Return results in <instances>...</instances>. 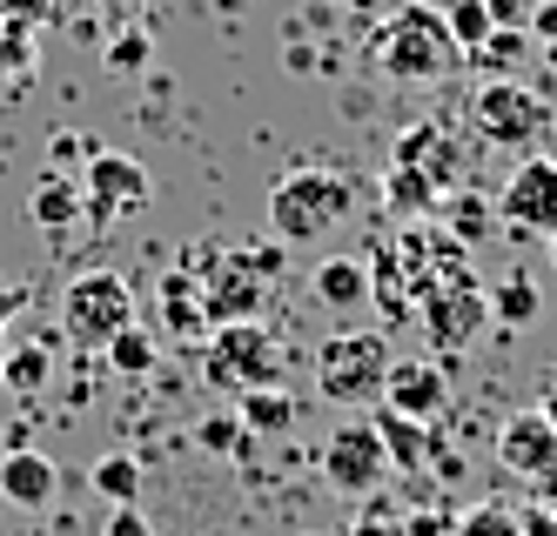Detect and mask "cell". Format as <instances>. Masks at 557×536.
I'll return each instance as SVG.
<instances>
[{
  "label": "cell",
  "instance_id": "cell-1",
  "mask_svg": "<svg viewBox=\"0 0 557 536\" xmlns=\"http://www.w3.org/2000/svg\"><path fill=\"white\" fill-rule=\"evenodd\" d=\"M188 275L202 282L209 322H256L269 302V282L283 275V241H195L182 249Z\"/></svg>",
  "mask_w": 557,
  "mask_h": 536
},
{
  "label": "cell",
  "instance_id": "cell-2",
  "mask_svg": "<svg viewBox=\"0 0 557 536\" xmlns=\"http://www.w3.org/2000/svg\"><path fill=\"white\" fill-rule=\"evenodd\" d=\"M356 209V182L330 161H302L289 169L283 182L269 188V235L283 241V249H302V241H323L349 222Z\"/></svg>",
  "mask_w": 557,
  "mask_h": 536
},
{
  "label": "cell",
  "instance_id": "cell-3",
  "mask_svg": "<svg viewBox=\"0 0 557 536\" xmlns=\"http://www.w3.org/2000/svg\"><path fill=\"white\" fill-rule=\"evenodd\" d=\"M370 61L376 74L389 80H444L463 54H457V40L444 27V8H430V0H410V8H396L376 34H370Z\"/></svg>",
  "mask_w": 557,
  "mask_h": 536
},
{
  "label": "cell",
  "instance_id": "cell-4",
  "mask_svg": "<svg viewBox=\"0 0 557 536\" xmlns=\"http://www.w3.org/2000/svg\"><path fill=\"white\" fill-rule=\"evenodd\" d=\"M283 362H289L283 342H275L262 322H222V328H209V342H202V383L228 389V396L275 389V383H283Z\"/></svg>",
  "mask_w": 557,
  "mask_h": 536
},
{
  "label": "cell",
  "instance_id": "cell-5",
  "mask_svg": "<svg viewBox=\"0 0 557 536\" xmlns=\"http://www.w3.org/2000/svg\"><path fill=\"white\" fill-rule=\"evenodd\" d=\"M389 342L376 328H336L315 349V396L323 402H343V409H363L383 396V376H389Z\"/></svg>",
  "mask_w": 557,
  "mask_h": 536
},
{
  "label": "cell",
  "instance_id": "cell-6",
  "mask_svg": "<svg viewBox=\"0 0 557 536\" xmlns=\"http://www.w3.org/2000/svg\"><path fill=\"white\" fill-rule=\"evenodd\" d=\"M135 322V288L122 269H82L61 288V328L82 349H108Z\"/></svg>",
  "mask_w": 557,
  "mask_h": 536
},
{
  "label": "cell",
  "instance_id": "cell-7",
  "mask_svg": "<svg viewBox=\"0 0 557 536\" xmlns=\"http://www.w3.org/2000/svg\"><path fill=\"white\" fill-rule=\"evenodd\" d=\"M148 201H154V182H148V169L128 148H95L88 154V169H82V215L95 228H114V222L141 215Z\"/></svg>",
  "mask_w": 557,
  "mask_h": 536
},
{
  "label": "cell",
  "instance_id": "cell-8",
  "mask_svg": "<svg viewBox=\"0 0 557 536\" xmlns=\"http://www.w3.org/2000/svg\"><path fill=\"white\" fill-rule=\"evenodd\" d=\"M544 121H550V108L524 80H484V88L470 95V128L491 148H531L544 135Z\"/></svg>",
  "mask_w": 557,
  "mask_h": 536
},
{
  "label": "cell",
  "instance_id": "cell-9",
  "mask_svg": "<svg viewBox=\"0 0 557 536\" xmlns=\"http://www.w3.org/2000/svg\"><path fill=\"white\" fill-rule=\"evenodd\" d=\"M417 322H423V336H430L436 356H463L476 342V328L491 322V288L476 282V275H457L444 288H430L423 309H417Z\"/></svg>",
  "mask_w": 557,
  "mask_h": 536
},
{
  "label": "cell",
  "instance_id": "cell-10",
  "mask_svg": "<svg viewBox=\"0 0 557 536\" xmlns=\"http://www.w3.org/2000/svg\"><path fill=\"white\" fill-rule=\"evenodd\" d=\"M383 476H389V457H383L376 423L330 429V442H323V483L336 489V497H376Z\"/></svg>",
  "mask_w": 557,
  "mask_h": 536
},
{
  "label": "cell",
  "instance_id": "cell-11",
  "mask_svg": "<svg viewBox=\"0 0 557 536\" xmlns=\"http://www.w3.org/2000/svg\"><path fill=\"white\" fill-rule=\"evenodd\" d=\"M497 222L524 228V235H557V161L550 154H531L510 169L497 195Z\"/></svg>",
  "mask_w": 557,
  "mask_h": 536
},
{
  "label": "cell",
  "instance_id": "cell-12",
  "mask_svg": "<svg viewBox=\"0 0 557 536\" xmlns=\"http://www.w3.org/2000/svg\"><path fill=\"white\" fill-rule=\"evenodd\" d=\"M383 409H389V416H410V423H436V416L450 409V376H444V362H430V356L389 362V376H383Z\"/></svg>",
  "mask_w": 557,
  "mask_h": 536
},
{
  "label": "cell",
  "instance_id": "cell-13",
  "mask_svg": "<svg viewBox=\"0 0 557 536\" xmlns=\"http://www.w3.org/2000/svg\"><path fill=\"white\" fill-rule=\"evenodd\" d=\"M389 161H396V169H417L423 182H436L444 195L463 188V141H457L450 128H436V121H417V128L396 135Z\"/></svg>",
  "mask_w": 557,
  "mask_h": 536
},
{
  "label": "cell",
  "instance_id": "cell-14",
  "mask_svg": "<svg viewBox=\"0 0 557 536\" xmlns=\"http://www.w3.org/2000/svg\"><path fill=\"white\" fill-rule=\"evenodd\" d=\"M376 423V436H383V457H389V470H410V476H423V470H444V476H457L463 463L450 457V442H444V429L436 423H410V416H370Z\"/></svg>",
  "mask_w": 557,
  "mask_h": 536
},
{
  "label": "cell",
  "instance_id": "cell-15",
  "mask_svg": "<svg viewBox=\"0 0 557 536\" xmlns=\"http://www.w3.org/2000/svg\"><path fill=\"white\" fill-rule=\"evenodd\" d=\"M497 463L510 476H524V483H537L544 470H557V423L544 416L537 402L517 409V416H504V429H497Z\"/></svg>",
  "mask_w": 557,
  "mask_h": 536
},
{
  "label": "cell",
  "instance_id": "cell-16",
  "mask_svg": "<svg viewBox=\"0 0 557 536\" xmlns=\"http://www.w3.org/2000/svg\"><path fill=\"white\" fill-rule=\"evenodd\" d=\"M61 489V470L48 449H8L0 457V497H8L14 510H48Z\"/></svg>",
  "mask_w": 557,
  "mask_h": 536
},
{
  "label": "cell",
  "instance_id": "cell-17",
  "mask_svg": "<svg viewBox=\"0 0 557 536\" xmlns=\"http://www.w3.org/2000/svg\"><path fill=\"white\" fill-rule=\"evenodd\" d=\"M309 288H315V302L330 315H356L370 302V262L363 255H330V262H315Z\"/></svg>",
  "mask_w": 557,
  "mask_h": 536
},
{
  "label": "cell",
  "instance_id": "cell-18",
  "mask_svg": "<svg viewBox=\"0 0 557 536\" xmlns=\"http://www.w3.org/2000/svg\"><path fill=\"white\" fill-rule=\"evenodd\" d=\"M162 322L175 342H202L209 336V309H202V282L188 269H169L162 275Z\"/></svg>",
  "mask_w": 557,
  "mask_h": 536
},
{
  "label": "cell",
  "instance_id": "cell-19",
  "mask_svg": "<svg viewBox=\"0 0 557 536\" xmlns=\"http://www.w3.org/2000/svg\"><path fill=\"white\" fill-rule=\"evenodd\" d=\"M383 201H389V215L396 222H436V209H444V188L423 182L417 169H383Z\"/></svg>",
  "mask_w": 557,
  "mask_h": 536
},
{
  "label": "cell",
  "instance_id": "cell-20",
  "mask_svg": "<svg viewBox=\"0 0 557 536\" xmlns=\"http://www.w3.org/2000/svg\"><path fill=\"white\" fill-rule=\"evenodd\" d=\"M74 215H82V182H74V175H41V182H34V195H27V222L34 228H48V235H61Z\"/></svg>",
  "mask_w": 557,
  "mask_h": 536
},
{
  "label": "cell",
  "instance_id": "cell-21",
  "mask_svg": "<svg viewBox=\"0 0 557 536\" xmlns=\"http://www.w3.org/2000/svg\"><path fill=\"white\" fill-rule=\"evenodd\" d=\"M235 416H243V429L249 436H283V429H296V416H302V402L275 383V389H249V396H235Z\"/></svg>",
  "mask_w": 557,
  "mask_h": 536
},
{
  "label": "cell",
  "instance_id": "cell-22",
  "mask_svg": "<svg viewBox=\"0 0 557 536\" xmlns=\"http://www.w3.org/2000/svg\"><path fill=\"white\" fill-rule=\"evenodd\" d=\"M544 315V288L524 275V269H510L497 288H491V322H504V328H531Z\"/></svg>",
  "mask_w": 557,
  "mask_h": 536
},
{
  "label": "cell",
  "instance_id": "cell-23",
  "mask_svg": "<svg viewBox=\"0 0 557 536\" xmlns=\"http://www.w3.org/2000/svg\"><path fill=\"white\" fill-rule=\"evenodd\" d=\"M444 228L463 241V249H476V241H484L491 228H497V209H491V195H476V188H457V195H444Z\"/></svg>",
  "mask_w": 557,
  "mask_h": 536
},
{
  "label": "cell",
  "instance_id": "cell-24",
  "mask_svg": "<svg viewBox=\"0 0 557 536\" xmlns=\"http://www.w3.org/2000/svg\"><path fill=\"white\" fill-rule=\"evenodd\" d=\"M88 483H95V497H108L114 510H128L141 497V463L128 457V449H108V457H95Z\"/></svg>",
  "mask_w": 557,
  "mask_h": 536
},
{
  "label": "cell",
  "instance_id": "cell-25",
  "mask_svg": "<svg viewBox=\"0 0 557 536\" xmlns=\"http://www.w3.org/2000/svg\"><path fill=\"white\" fill-rule=\"evenodd\" d=\"M524 54H531V34H524V27H497V34L484 40V48H476V54H463V61H470L476 74H484V80H510Z\"/></svg>",
  "mask_w": 557,
  "mask_h": 536
},
{
  "label": "cell",
  "instance_id": "cell-26",
  "mask_svg": "<svg viewBox=\"0 0 557 536\" xmlns=\"http://www.w3.org/2000/svg\"><path fill=\"white\" fill-rule=\"evenodd\" d=\"M101 356H108V369H114V376H148V369L162 362V342H154V328L128 322V328H122V336H114Z\"/></svg>",
  "mask_w": 557,
  "mask_h": 536
},
{
  "label": "cell",
  "instance_id": "cell-27",
  "mask_svg": "<svg viewBox=\"0 0 557 536\" xmlns=\"http://www.w3.org/2000/svg\"><path fill=\"white\" fill-rule=\"evenodd\" d=\"M0 383H8V389H21V396L48 389V383H54V349H48V342H21L8 362H0Z\"/></svg>",
  "mask_w": 557,
  "mask_h": 536
},
{
  "label": "cell",
  "instance_id": "cell-28",
  "mask_svg": "<svg viewBox=\"0 0 557 536\" xmlns=\"http://www.w3.org/2000/svg\"><path fill=\"white\" fill-rule=\"evenodd\" d=\"M444 27H450V40H457V54H476V48L497 34L484 0H450V8H444Z\"/></svg>",
  "mask_w": 557,
  "mask_h": 536
},
{
  "label": "cell",
  "instance_id": "cell-29",
  "mask_svg": "<svg viewBox=\"0 0 557 536\" xmlns=\"http://www.w3.org/2000/svg\"><path fill=\"white\" fill-rule=\"evenodd\" d=\"M195 442L209 449V457H249V429H243V416H202L195 423Z\"/></svg>",
  "mask_w": 557,
  "mask_h": 536
},
{
  "label": "cell",
  "instance_id": "cell-30",
  "mask_svg": "<svg viewBox=\"0 0 557 536\" xmlns=\"http://www.w3.org/2000/svg\"><path fill=\"white\" fill-rule=\"evenodd\" d=\"M450 536H524V523H517V510L510 503H476V510H463L457 516V529Z\"/></svg>",
  "mask_w": 557,
  "mask_h": 536
},
{
  "label": "cell",
  "instance_id": "cell-31",
  "mask_svg": "<svg viewBox=\"0 0 557 536\" xmlns=\"http://www.w3.org/2000/svg\"><path fill=\"white\" fill-rule=\"evenodd\" d=\"M148 61H154V40H148L141 27H122V34L108 40V67H114V74H141Z\"/></svg>",
  "mask_w": 557,
  "mask_h": 536
},
{
  "label": "cell",
  "instance_id": "cell-32",
  "mask_svg": "<svg viewBox=\"0 0 557 536\" xmlns=\"http://www.w3.org/2000/svg\"><path fill=\"white\" fill-rule=\"evenodd\" d=\"M343 536H410V529H404V516H396V503H389L383 489H376V497L363 503V516H356Z\"/></svg>",
  "mask_w": 557,
  "mask_h": 536
},
{
  "label": "cell",
  "instance_id": "cell-33",
  "mask_svg": "<svg viewBox=\"0 0 557 536\" xmlns=\"http://www.w3.org/2000/svg\"><path fill=\"white\" fill-rule=\"evenodd\" d=\"M27 61H34V34H27V21H0V67L21 74Z\"/></svg>",
  "mask_w": 557,
  "mask_h": 536
},
{
  "label": "cell",
  "instance_id": "cell-34",
  "mask_svg": "<svg viewBox=\"0 0 557 536\" xmlns=\"http://www.w3.org/2000/svg\"><path fill=\"white\" fill-rule=\"evenodd\" d=\"M484 8H491V27H524V34H531L537 0H484Z\"/></svg>",
  "mask_w": 557,
  "mask_h": 536
},
{
  "label": "cell",
  "instance_id": "cell-35",
  "mask_svg": "<svg viewBox=\"0 0 557 536\" xmlns=\"http://www.w3.org/2000/svg\"><path fill=\"white\" fill-rule=\"evenodd\" d=\"M95 148H101V141H88V135H54V148H48V154L61 161V175H67L74 161H82V169H88V154H95Z\"/></svg>",
  "mask_w": 557,
  "mask_h": 536
},
{
  "label": "cell",
  "instance_id": "cell-36",
  "mask_svg": "<svg viewBox=\"0 0 557 536\" xmlns=\"http://www.w3.org/2000/svg\"><path fill=\"white\" fill-rule=\"evenodd\" d=\"M101 536H154V529H148V516L128 503V510H114V516H108V529H101Z\"/></svg>",
  "mask_w": 557,
  "mask_h": 536
},
{
  "label": "cell",
  "instance_id": "cell-37",
  "mask_svg": "<svg viewBox=\"0 0 557 536\" xmlns=\"http://www.w3.org/2000/svg\"><path fill=\"white\" fill-rule=\"evenodd\" d=\"M531 34L544 40V48H557V0H537V14H531Z\"/></svg>",
  "mask_w": 557,
  "mask_h": 536
},
{
  "label": "cell",
  "instance_id": "cell-38",
  "mask_svg": "<svg viewBox=\"0 0 557 536\" xmlns=\"http://www.w3.org/2000/svg\"><path fill=\"white\" fill-rule=\"evenodd\" d=\"M27 302H34V296H27V288H0V328H8V322H14V315L27 309Z\"/></svg>",
  "mask_w": 557,
  "mask_h": 536
},
{
  "label": "cell",
  "instance_id": "cell-39",
  "mask_svg": "<svg viewBox=\"0 0 557 536\" xmlns=\"http://www.w3.org/2000/svg\"><path fill=\"white\" fill-rule=\"evenodd\" d=\"M531 489H537V503H544V510H557V470H544Z\"/></svg>",
  "mask_w": 557,
  "mask_h": 536
},
{
  "label": "cell",
  "instance_id": "cell-40",
  "mask_svg": "<svg viewBox=\"0 0 557 536\" xmlns=\"http://www.w3.org/2000/svg\"><path fill=\"white\" fill-rule=\"evenodd\" d=\"M101 8H108V14H135V8H141V0H101Z\"/></svg>",
  "mask_w": 557,
  "mask_h": 536
},
{
  "label": "cell",
  "instance_id": "cell-41",
  "mask_svg": "<svg viewBox=\"0 0 557 536\" xmlns=\"http://www.w3.org/2000/svg\"><path fill=\"white\" fill-rule=\"evenodd\" d=\"M537 409H544V416H550V423H557V383H550V389H544V402H537Z\"/></svg>",
  "mask_w": 557,
  "mask_h": 536
},
{
  "label": "cell",
  "instance_id": "cell-42",
  "mask_svg": "<svg viewBox=\"0 0 557 536\" xmlns=\"http://www.w3.org/2000/svg\"><path fill=\"white\" fill-rule=\"evenodd\" d=\"M544 67H550V74H557V48H544Z\"/></svg>",
  "mask_w": 557,
  "mask_h": 536
},
{
  "label": "cell",
  "instance_id": "cell-43",
  "mask_svg": "<svg viewBox=\"0 0 557 536\" xmlns=\"http://www.w3.org/2000/svg\"><path fill=\"white\" fill-rule=\"evenodd\" d=\"M550 269H557V235H550Z\"/></svg>",
  "mask_w": 557,
  "mask_h": 536
},
{
  "label": "cell",
  "instance_id": "cell-44",
  "mask_svg": "<svg viewBox=\"0 0 557 536\" xmlns=\"http://www.w3.org/2000/svg\"><path fill=\"white\" fill-rule=\"evenodd\" d=\"M309 536H330V529H309Z\"/></svg>",
  "mask_w": 557,
  "mask_h": 536
},
{
  "label": "cell",
  "instance_id": "cell-45",
  "mask_svg": "<svg viewBox=\"0 0 557 536\" xmlns=\"http://www.w3.org/2000/svg\"><path fill=\"white\" fill-rule=\"evenodd\" d=\"M0 362H8V356H0Z\"/></svg>",
  "mask_w": 557,
  "mask_h": 536
}]
</instances>
